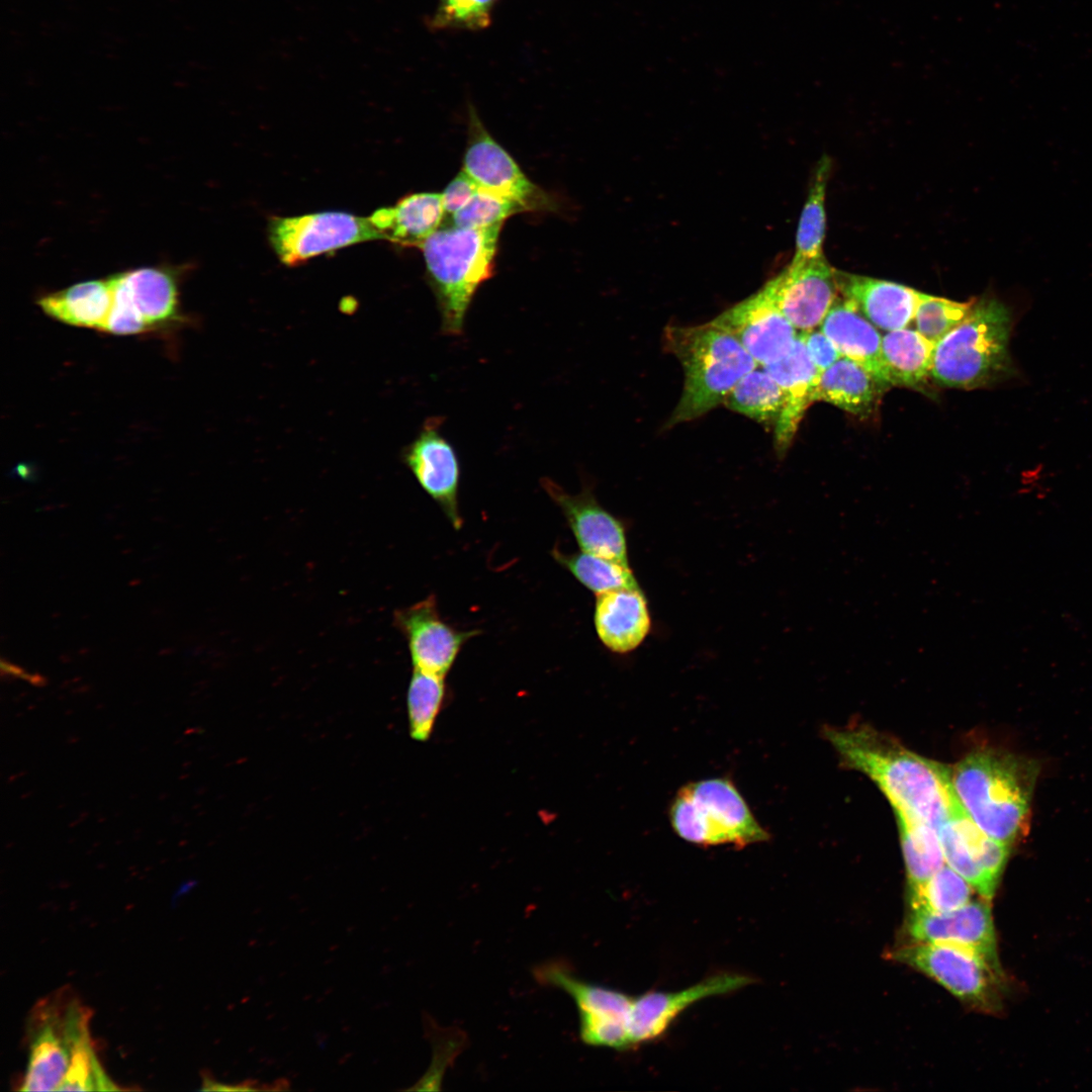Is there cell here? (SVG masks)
Listing matches in <instances>:
<instances>
[{"instance_id": "f546056e", "label": "cell", "mask_w": 1092, "mask_h": 1092, "mask_svg": "<svg viewBox=\"0 0 1092 1092\" xmlns=\"http://www.w3.org/2000/svg\"><path fill=\"white\" fill-rule=\"evenodd\" d=\"M831 171V160L825 155L817 163L809 192L802 208L797 234L794 262L824 256L826 233L825 197Z\"/></svg>"}, {"instance_id": "44dd1931", "label": "cell", "mask_w": 1092, "mask_h": 1092, "mask_svg": "<svg viewBox=\"0 0 1092 1092\" xmlns=\"http://www.w3.org/2000/svg\"><path fill=\"white\" fill-rule=\"evenodd\" d=\"M762 367L776 380L783 393V406L774 432L777 452L784 454L790 448L806 411L815 401L821 371L811 361L800 333L786 356Z\"/></svg>"}, {"instance_id": "cb8c5ba5", "label": "cell", "mask_w": 1092, "mask_h": 1092, "mask_svg": "<svg viewBox=\"0 0 1092 1092\" xmlns=\"http://www.w3.org/2000/svg\"><path fill=\"white\" fill-rule=\"evenodd\" d=\"M820 329L842 357L858 363L886 387H892L882 355L883 336L851 301L838 295Z\"/></svg>"}, {"instance_id": "8fae6325", "label": "cell", "mask_w": 1092, "mask_h": 1092, "mask_svg": "<svg viewBox=\"0 0 1092 1092\" xmlns=\"http://www.w3.org/2000/svg\"><path fill=\"white\" fill-rule=\"evenodd\" d=\"M268 239L279 260L295 266L320 254L383 237L369 218L325 211L274 216L268 223Z\"/></svg>"}, {"instance_id": "74e56055", "label": "cell", "mask_w": 1092, "mask_h": 1092, "mask_svg": "<svg viewBox=\"0 0 1092 1092\" xmlns=\"http://www.w3.org/2000/svg\"><path fill=\"white\" fill-rule=\"evenodd\" d=\"M497 1L439 0L429 24L435 29H483L490 24Z\"/></svg>"}, {"instance_id": "7402d4cb", "label": "cell", "mask_w": 1092, "mask_h": 1092, "mask_svg": "<svg viewBox=\"0 0 1092 1092\" xmlns=\"http://www.w3.org/2000/svg\"><path fill=\"white\" fill-rule=\"evenodd\" d=\"M839 295L877 329L891 332L913 322L919 291L906 285L835 269Z\"/></svg>"}, {"instance_id": "2e32d148", "label": "cell", "mask_w": 1092, "mask_h": 1092, "mask_svg": "<svg viewBox=\"0 0 1092 1092\" xmlns=\"http://www.w3.org/2000/svg\"><path fill=\"white\" fill-rule=\"evenodd\" d=\"M908 942L949 943L969 948L1001 969L989 900H971L945 913L910 911L904 924Z\"/></svg>"}, {"instance_id": "e575fe53", "label": "cell", "mask_w": 1092, "mask_h": 1092, "mask_svg": "<svg viewBox=\"0 0 1092 1092\" xmlns=\"http://www.w3.org/2000/svg\"><path fill=\"white\" fill-rule=\"evenodd\" d=\"M974 301L975 298L961 302L919 292L913 318L916 331L935 345L966 318Z\"/></svg>"}, {"instance_id": "603a6c76", "label": "cell", "mask_w": 1092, "mask_h": 1092, "mask_svg": "<svg viewBox=\"0 0 1092 1092\" xmlns=\"http://www.w3.org/2000/svg\"><path fill=\"white\" fill-rule=\"evenodd\" d=\"M594 625L600 641L612 652L625 654L639 647L651 628L648 602L640 586L598 595Z\"/></svg>"}, {"instance_id": "7c38bea8", "label": "cell", "mask_w": 1092, "mask_h": 1092, "mask_svg": "<svg viewBox=\"0 0 1092 1092\" xmlns=\"http://www.w3.org/2000/svg\"><path fill=\"white\" fill-rule=\"evenodd\" d=\"M462 170L484 190L508 198L524 211L549 210L551 197L533 183L512 156L489 134L474 111Z\"/></svg>"}, {"instance_id": "e0dca14e", "label": "cell", "mask_w": 1092, "mask_h": 1092, "mask_svg": "<svg viewBox=\"0 0 1092 1092\" xmlns=\"http://www.w3.org/2000/svg\"><path fill=\"white\" fill-rule=\"evenodd\" d=\"M441 425L438 417L426 421L416 439L404 448L403 462L453 527L460 529V464L454 447L441 433Z\"/></svg>"}, {"instance_id": "484cf974", "label": "cell", "mask_w": 1092, "mask_h": 1092, "mask_svg": "<svg viewBox=\"0 0 1092 1092\" xmlns=\"http://www.w3.org/2000/svg\"><path fill=\"white\" fill-rule=\"evenodd\" d=\"M444 214L442 194L422 192L406 195L393 206L375 210L369 219L383 240L420 248L438 230Z\"/></svg>"}, {"instance_id": "8d00e7d4", "label": "cell", "mask_w": 1092, "mask_h": 1092, "mask_svg": "<svg viewBox=\"0 0 1092 1092\" xmlns=\"http://www.w3.org/2000/svg\"><path fill=\"white\" fill-rule=\"evenodd\" d=\"M524 211L516 202L481 189L452 214L453 225L467 229H486L503 225L515 213Z\"/></svg>"}, {"instance_id": "1f68e13d", "label": "cell", "mask_w": 1092, "mask_h": 1092, "mask_svg": "<svg viewBox=\"0 0 1092 1092\" xmlns=\"http://www.w3.org/2000/svg\"><path fill=\"white\" fill-rule=\"evenodd\" d=\"M553 558L596 596L623 587L637 586L629 563L579 551L563 553L553 549Z\"/></svg>"}, {"instance_id": "83f0119b", "label": "cell", "mask_w": 1092, "mask_h": 1092, "mask_svg": "<svg viewBox=\"0 0 1092 1092\" xmlns=\"http://www.w3.org/2000/svg\"><path fill=\"white\" fill-rule=\"evenodd\" d=\"M934 346L916 330L887 332L882 337V355L891 385L928 394Z\"/></svg>"}, {"instance_id": "4dcf8cb0", "label": "cell", "mask_w": 1092, "mask_h": 1092, "mask_svg": "<svg viewBox=\"0 0 1092 1092\" xmlns=\"http://www.w3.org/2000/svg\"><path fill=\"white\" fill-rule=\"evenodd\" d=\"M723 404L733 412L772 428L782 411L783 393L771 375L762 366H757L736 383Z\"/></svg>"}, {"instance_id": "52a82bcc", "label": "cell", "mask_w": 1092, "mask_h": 1092, "mask_svg": "<svg viewBox=\"0 0 1092 1092\" xmlns=\"http://www.w3.org/2000/svg\"><path fill=\"white\" fill-rule=\"evenodd\" d=\"M89 1020V1009L64 988L37 1002L28 1018V1061L19 1090H58Z\"/></svg>"}, {"instance_id": "b9f144b4", "label": "cell", "mask_w": 1092, "mask_h": 1092, "mask_svg": "<svg viewBox=\"0 0 1092 1092\" xmlns=\"http://www.w3.org/2000/svg\"><path fill=\"white\" fill-rule=\"evenodd\" d=\"M1 669L2 674L19 677L21 679L29 681L34 686H43L46 684V679L41 675L31 674L20 668L19 666L3 659L1 660Z\"/></svg>"}, {"instance_id": "d590c367", "label": "cell", "mask_w": 1092, "mask_h": 1092, "mask_svg": "<svg viewBox=\"0 0 1092 1092\" xmlns=\"http://www.w3.org/2000/svg\"><path fill=\"white\" fill-rule=\"evenodd\" d=\"M61 1090L112 1091L119 1087L106 1075L93 1049L90 1032L75 1044L68 1069L58 1087Z\"/></svg>"}, {"instance_id": "836d02e7", "label": "cell", "mask_w": 1092, "mask_h": 1092, "mask_svg": "<svg viewBox=\"0 0 1092 1092\" xmlns=\"http://www.w3.org/2000/svg\"><path fill=\"white\" fill-rule=\"evenodd\" d=\"M445 676L414 669L406 693L411 737L427 741L445 697Z\"/></svg>"}, {"instance_id": "3957f363", "label": "cell", "mask_w": 1092, "mask_h": 1092, "mask_svg": "<svg viewBox=\"0 0 1092 1092\" xmlns=\"http://www.w3.org/2000/svg\"><path fill=\"white\" fill-rule=\"evenodd\" d=\"M1013 310L995 294L975 298L966 318L934 346L932 379L944 387L977 389L1018 375L1010 353Z\"/></svg>"}, {"instance_id": "5bb4252c", "label": "cell", "mask_w": 1092, "mask_h": 1092, "mask_svg": "<svg viewBox=\"0 0 1092 1092\" xmlns=\"http://www.w3.org/2000/svg\"><path fill=\"white\" fill-rule=\"evenodd\" d=\"M712 322L735 337L758 366L786 356L799 336L767 283Z\"/></svg>"}, {"instance_id": "ba28073f", "label": "cell", "mask_w": 1092, "mask_h": 1092, "mask_svg": "<svg viewBox=\"0 0 1092 1092\" xmlns=\"http://www.w3.org/2000/svg\"><path fill=\"white\" fill-rule=\"evenodd\" d=\"M935 981L972 1009L995 1012L1001 1007L1003 974L979 953L954 944L907 942L888 953Z\"/></svg>"}, {"instance_id": "ac0fdd59", "label": "cell", "mask_w": 1092, "mask_h": 1092, "mask_svg": "<svg viewBox=\"0 0 1092 1092\" xmlns=\"http://www.w3.org/2000/svg\"><path fill=\"white\" fill-rule=\"evenodd\" d=\"M407 641L414 669L446 676L464 643L476 631H459L441 619L434 596L394 613Z\"/></svg>"}, {"instance_id": "d6a6232c", "label": "cell", "mask_w": 1092, "mask_h": 1092, "mask_svg": "<svg viewBox=\"0 0 1092 1092\" xmlns=\"http://www.w3.org/2000/svg\"><path fill=\"white\" fill-rule=\"evenodd\" d=\"M972 886L956 871L944 864L922 885L907 890L910 911L945 913L972 900Z\"/></svg>"}, {"instance_id": "6da1fadb", "label": "cell", "mask_w": 1092, "mask_h": 1092, "mask_svg": "<svg viewBox=\"0 0 1092 1092\" xmlns=\"http://www.w3.org/2000/svg\"><path fill=\"white\" fill-rule=\"evenodd\" d=\"M826 737L847 766L864 774L880 788L894 811L938 831L960 804L949 768L874 728L827 729Z\"/></svg>"}, {"instance_id": "7a4b0ae2", "label": "cell", "mask_w": 1092, "mask_h": 1092, "mask_svg": "<svg viewBox=\"0 0 1092 1092\" xmlns=\"http://www.w3.org/2000/svg\"><path fill=\"white\" fill-rule=\"evenodd\" d=\"M1037 762L995 749H979L950 769L956 796L986 834L1011 845L1027 824Z\"/></svg>"}, {"instance_id": "d4e9b609", "label": "cell", "mask_w": 1092, "mask_h": 1092, "mask_svg": "<svg viewBox=\"0 0 1092 1092\" xmlns=\"http://www.w3.org/2000/svg\"><path fill=\"white\" fill-rule=\"evenodd\" d=\"M889 388L858 363L839 358L820 373L814 399L833 404L859 419L873 417Z\"/></svg>"}, {"instance_id": "f1b7e54d", "label": "cell", "mask_w": 1092, "mask_h": 1092, "mask_svg": "<svg viewBox=\"0 0 1092 1092\" xmlns=\"http://www.w3.org/2000/svg\"><path fill=\"white\" fill-rule=\"evenodd\" d=\"M907 874V890L925 883L944 864L937 830L918 819L895 811Z\"/></svg>"}, {"instance_id": "277c9868", "label": "cell", "mask_w": 1092, "mask_h": 1092, "mask_svg": "<svg viewBox=\"0 0 1092 1092\" xmlns=\"http://www.w3.org/2000/svg\"><path fill=\"white\" fill-rule=\"evenodd\" d=\"M665 348L680 362L685 381L667 427L698 419L723 404L736 383L757 363L730 333L712 321L668 326Z\"/></svg>"}, {"instance_id": "30bf717a", "label": "cell", "mask_w": 1092, "mask_h": 1092, "mask_svg": "<svg viewBox=\"0 0 1092 1092\" xmlns=\"http://www.w3.org/2000/svg\"><path fill=\"white\" fill-rule=\"evenodd\" d=\"M541 984L572 997L579 1015V1036L588 1045L625 1051L633 1048L629 1020L634 997L577 978L564 964L550 962L534 969Z\"/></svg>"}, {"instance_id": "4fadbf2b", "label": "cell", "mask_w": 1092, "mask_h": 1092, "mask_svg": "<svg viewBox=\"0 0 1092 1092\" xmlns=\"http://www.w3.org/2000/svg\"><path fill=\"white\" fill-rule=\"evenodd\" d=\"M937 832L945 864L961 875L982 898L991 900L1003 874L1010 845L980 829L961 803Z\"/></svg>"}, {"instance_id": "4316f807", "label": "cell", "mask_w": 1092, "mask_h": 1092, "mask_svg": "<svg viewBox=\"0 0 1092 1092\" xmlns=\"http://www.w3.org/2000/svg\"><path fill=\"white\" fill-rule=\"evenodd\" d=\"M111 301L110 282L106 277L49 292L38 298L37 304L57 322L103 332Z\"/></svg>"}, {"instance_id": "ab89813d", "label": "cell", "mask_w": 1092, "mask_h": 1092, "mask_svg": "<svg viewBox=\"0 0 1092 1092\" xmlns=\"http://www.w3.org/2000/svg\"><path fill=\"white\" fill-rule=\"evenodd\" d=\"M477 190L476 183L463 170L459 172L441 193L445 213L456 212Z\"/></svg>"}, {"instance_id": "ffe728a7", "label": "cell", "mask_w": 1092, "mask_h": 1092, "mask_svg": "<svg viewBox=\"0 0 1092 1092\" xmlns=\"http://www.w3.org/2000/svg\"><path fill=\"white\" fill-rule=\"evenodd\" d=\"M753 982L738 973H721L675 992L651 991L634 997L629 1020L632 1045L660 1037L676 1017L702 999L731 993Z\"/></svg>"}, {"instance_id": "d6986e66", "label": "cell", "mask_w": 1092, "mask_h": 1092, "mask_svg": "<svg viewBox=\"0 0 1092 1092\" xmlns=\"http://www.w3.org/2000/svg\"><path fill=\"white\" fill-rule=\"evenodd\" d=\"M542 487L559 507L581 551L629 563L623 522L601 506L589 488L570 494L543 477Z\"/></svg>"}, {"instance_id": "5b68a950", "label": "cell", "mask_w": 1092, "mask_h": 1092, "mask_svg": "<svg viewBox=\"0 0 1092 1092\" xmlns=\"http://www.w3.org/2000/svg\"><path fill=\"white\" fill-rule=\"evenodd\" d=\"M502 228L438 229L420 247L445 335L463 333L477 289L493 274Z\"/></svg>"}, {"instance_id": "9a60e30c", "label": "cell", "mask_w": 1092, "mask_h": 1092, "mask_svg": "<svg viewBox=\"0 0 1092 1092\" xmlns=\"http://www.w3.org/2000/svg\"><path fill=\"white\" fill-rule=\"evenodd\" d=\"M799 333L821 325L839 295L835 269L824 256L791 263L766 282Z\"/></svg>"}, {"instance_id": "60d3db41", "label": "cell", "mask_w": 1092, "mask_h": 1092, "mask_svg": "<svg viewBox=\"0 0 1092 1092\" xmlns=\"http://www.w3.org/2000/svg\"><path fill=\"white\" fill-rule=\"evenodd\" d=\"M202 1089L203 1090H215V1091H217V1090L218 1091H255V1090H258L259 1087L257 1086V1082L252 1081V1080L251 1081L249 1080V1081H246V1082H243V1083H240V1084L233 1085V1084H225V1083L216 1082V1081H214V1080H212L210 1078L205 1077L204 1080H203V1088Z\"/></svg>"}, {"instance_id": "8992f818", "label": "cell", "mask_w": 1092, "mask_h": 1092, "mask_svg": "<svg viewBox=\"0 0 1092 1092\" xmlns=\"http://www.w3.org/2000/svg\"><path fill=\"white\" fill-rule=\"evenodd\" d=\"M669 819L681 839L701 846L729 844L743 848L769 839L768 831L728 778L706 779L681 787L672 799Z\"/></svg>"}, {"instance_id": "9c48e42d", "label": "cell", "mask_w": 1092, "mask_h": 1092, "mask_svg": "<svg viewBox=\"0 0 1092 1092\" xmlns=\"http://www.w3.org/2000/svg\"><path fill=\"white\" fill-rule=\"evenodd\" d=\"M108 278L112 301L104 333L138 335L180 321L178 276L170 268L141 267Z\"/></svg>"}, {"instance_id": "f35d334b", "label": "cell", "mask_w": 1092, "mask_h": 1092, "mask_svg": "<svg viewBox=\"0 0 1092 1092\" xmlns=\"http://www.w3.org/2000/svg\"><path fill=\"white\" fill-rule=\"evenodd\" d=\"M800 335L811 361L821 372L842 357L833 342L821 329L815 328L802 332Z\"/></svg>"}]
</instances>
